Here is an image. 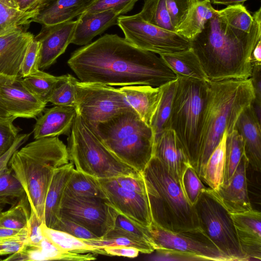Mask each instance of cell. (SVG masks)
<instances>
[{"instance_id": "obj_1", "label": "cell", "mask_w": 261, "mask_h": 261, "mask_svg": "<svg viewBox=\"0 0 261 261\" xmlns=\"http://www.w3.org/2000/svg\"><path fill=\"white\" fill-rule=\"evenodd\" d=\"M67 64L80 81L160 87L177 80L161 57L117 34H106L72 53Z\"/></svg>"}, {"instance_id": "obj_2", "label": "cell", "mask_w": 261, "mask_h": 261, "mask_svg": "<svg viewBox=\"0 0 261 261\" xmlns=\"http://www.w3.org/2000/svg\"><path fill=\"white\" fill-rule=\"evenodd\" d=\"M252 16V26L247 33L230 26L222 10H217L190 41L208 81L250 79L251 55L261 39V8Z\"/></svg>"}, {"instance_id": "obj_3", "label": "cell", "mask_w": 261, "mask_h": 261, "mask_svg": "<svg viewBox=\"0 0 261 261\" xmlns=\"http://www.w3.org/2000/svg\"><path fill=\"white\" fill-rule=\"evenodd\" d=\"M69 162L67 146L58 136L35 139L16 150L10 159L8 165L23 186L31 210L42 223L54 171Z\"/></svg>"}, {"instance_id": "obj_4", "label": "cell", "mask_w": 261, "mask_h": 261, "mask_svg": "<svg viewBox=\"0 0 261 261\" xmlns=\"http://www.w3.org/2000/svg\"><path fill=\"white\" fill-rule=\"evenodd\" d=\"M208 98L202 134V146L196 172L201 177L206 162L226 130L234 129L242 111L255 95L250 79L207 81Z\"/></svg>"}, {"instance_id": "obj_5", "label": "cell", "mask_w": 261, "mask_h": 261, "mask_svg": "<svg viewBox=\"0 0 261 261\" xmlns=\"http://www.w3.org/2000/svg\"><path fill=\"white\" fill-rule=\"evenodd\" d=\"M141 174L153 223L173 232L200 227L195 206L186 199L180 181L159 159L152 156Z\"/></svg>"}, {"instance_id": "obj_6", "label": "cell", "mask_w": 261, "mask_h": 261, "mask_svg": "<svg viewBox=\"0 0 261 261\" xmlns=\"http://www.w3.org/2000/svg\"><path fill=\"white\" fill-rule=\"evenodd\" d=\"M207 81L178 77L169 122L188 158L197 169L208 98Z\"/></svg>"}, {"instance_id": "obj_7", "label": "cell", "mask_w": 261, "mask_h": 261, "mask_svg": "<svg viewBox=\"0 0 261 261\" xmlns=\"http://www.w3.org/2000/svg\"><path fill=\"white\" fill-rule=\"evenodd\" d=\"M92 130L114 154L140 173L152 156V129L132 108Z\"/></svg>"}, {"instance_id": "obj_8", "label": "cell", "mask_w": 261, "mask_h": 261, "mask_svg": "<svg viewBox=\"0 0 261 261\" xmlns=\"http://www.w3.org/2000/svg\"><path fill=\"white\" fill-rule=\"evenodd\" d=\"M67 140L69 161L77 171L97 179L142 176L114 154L77 113Z\"/></svg>"}, {"instance_id": "obj_9", "label": "cell", "mask_w": 261, "mask_h": 261, "mask_svg": "<svg viewBox=\"0 0 261 261\" xmlns=\"http://www.w3.org/2000/svg\"><path fill=\"white\" fill-rule=\"evenodd\" d=\"M200 227L230 261H245L230 214L204 190L194 205Z\"/></svg>"}, {"instance_id": "obj_10", "label": "cell", "mask_w": 261, "mask_h": 261, "mask_svg": "<svg viewBox=\"0 0 261 261\" xmlns=\"http://www.w3.org/2000/svg\"><path fill=\"white\" fill-rule=\"evenodd\" d=\"M75 87V108L91 129L99 123L131 108L119 88L78 80Z\"/></svg>"}, {"instance_id": "obj_11", "label": "cell", "mask_w": 261, "mask_h": 261, "mask_svg": "<svg viewBox=\"0 0 261 261\" xmlns=\"http://www.w3.org/2000/svg\"><path fill=\"white\" fill-rule=\"evenodd\" d=\"M117 24L124 38L135 46L159 55L172 54L191 47V41L175 32L150 24L138 14L120 15Z\"/></svg>"}, {"instance_id": "obj_12", "label": "cell", "mask_w": 261, "mask_h": 261, "mask_svg": "<svg viewBox=\"0 0 261 261\" xmlns=\"http://www.w3.org/2000/svg\"><path fill=\"white\" fill-rule=\"evenodd\" d=\"M118 213L107 199L71 196L64 193L59 218L73 221L101 238L113 228Z\"/></svg>"}, {"instance_id": "obj_13", "label": "cell", "mask_w": 261, "mask_h": 261, "mask_svg": "<svg viewBox=\"0 0 261 261\" xmlns=\"http://www.w3.org/2000/svg\"><path fill=\"white\" fill-rule=\"evenodd\" d=\"M149 230L159 249L177 250L197 255L206 260L230 261L200 227L180 232L162 228L152 222Z\"/></svg>"}, {"instance_id": "obj_14", "label": "cell", "mask_w": 261, "mask_h": 261, "mask_svg": "<svg viewBox=\"0 0 261 261\" xmlns=\"http://www.w3.org/2000/svg\"><path fill=\"white\" fill-rule=\"evenodd\" d=\"M46 104L29 91L20 76L11 78L0 75V109L10 116L35 119Z\"/></svg>"}, {"instance_id": "obj_15", "label": "cell", "mask_w": 261, "mask_h": 261, "mask_svg": "<svg viewBox=\"0 0 261 261\" xmlns=\"http://www.w3.org/2000/svg\"><path fill=\"white\" fill-rule=\"evenodd\" d=\"M108 202L120 213L149 227L152 223L147 195L126 190L113 178L98 179Z\"/></svg>"}, {"instance_id": "obj_16", "label": "cell", "mask_w": 261, "mask_h": 261, "mask_svg": "<svg viewBox=\"0 0 261 261\" xmlns=\"http://www.w3.org/2000/svg\"><path fill=\"white\" fill-rule=\"evenodd\" d=\"M248 166L244 154L228 184L222 185L217 190L209 188L205 189L229 214L243 213L252 209L247 182Z\"/></svg>"}, {"instance_id": "obj_17", "label": "cell", "mask_w": 261, "mask_h": 261, "mask_svg": "<svg viewBox=\"0 0 261 261\" xmlns=\"http://www.w3.org/2000/svg\"><path fill=\"white\" fill-rule=\"evenodd\" d=\"M34 37L21 27L0 32V75L11 78L20 76L28 47Z\"/></svg>"}, {"instance_id": "obj_18", "label": "cell", "mask_w": 261, "mask_h": 261, "mask_svg": "<svg viewBox=\"0 0 261 261\" xmlns=\"http://www.w3.org/2000/svg\"><path fill=\"white\" fill-rule=\"evenodd\" d=\"M77 22V19L44 26L39 35L34 37L41 43L40 70L49 67L65 51L69 44L71 43Z\"/></svg>"}, {"instance_id": "obj_19", "label": "cell", "mask_w": 261, "mask_h": 261, "mask_svg": "<svg viewBox=\"0 0 261 261\" xmlns=\"http://www.w3.org/2000/svg\"><path fill=\"white\" fill-rule=\"evenodd\" d=\"M241 250L247 260L261 259V214L253 210L230 214Z\"/></svg>"}, {"instance_id": "obj_20", "label": "cell", "mask_w": 261, "mask_h": 261, "mask_svg": "<svg viewBox=\"0 0 261 261\" xmlns=\"http://www.w3.org/2000/svg\"><path fill=\"white\" fill-rule=\"evenodd\" d=\"M152 156L159 159L180 183L185 169L191 165L171 128L164 130L154 142Z\"/></svg>"}, {"instance_id": "obj_21", "label": "cell", "mask_w": 261, "mask_h": 261, "mask_svg": "<svg viewBox=\"0 0 261 261\" xmlns=\"http://www.w3.org/2000/svg\"><path fill=\"white\" fill-rule=\"evenodd\" d=\"M260 124L249 105L242 111L234 127L243 138L249 165L257 172L261 170Z\"/></svg>"}, {"instance_id": "obj_22", "label": "cell", "mask_w": 261, "mask_h": 261, "mask_svg": "<svg viewBox=\"0 0 261 261\" xmlns=\"http://www.w3.org/2000/svg\"><path fill=\"white\" fill-rule=\"evenodd\" d=\"M76 114L75 108L72 107L55 106L47 109L36 120L34 139L69 135Z\"/></svg>"}, {"instance_id": "obj_23", "label": "cell", "mask_w": 261, "mask_h": 261, "mask_svg": "<svg viewBox=\"0 0 261 261\" xmlns=\"http://www.w3.org/2000/svg\"><path fill=\"white\" fill-rule=\"evenodd\" d=\"M119 16L112 10L84 12L77 18L71 43L81 46L89 44L95 36L117 24Z\"/></svg>"}, {"instance_id": "obj_24", "label": "cell", "mask_w": 261, "mask_h": 261, "mask_svg": "<svg viewBox=\"0 0 261 261\" xmlns=\"http://www.w3.org/2000/svg\"><path fill=\"white\" fill-rule=\"evenodd\" d=\"M119 89L130 107L150 126L160 98V87L130 85L122 86Z\"/></svg>"}, {"instance_id": "obj_25", "label": "cell", "mask_w": 261, "mask_h": 261, "mask_svg": "<svg viewBox=\"0 0 261 261\" xmlns=\"http://www.w3.org/2000/svg\"><path fill=\"white\" fill-rule=\"evenodd\" d=\"M74 167L69 162L54 171L44 202L43 223L49 228L53 229L59 218L61 199Z\"/></svg>"}, {"instance_id": "obj_26", "label": "cell", "mask_w": 261, "mask_h": 261, "mask_svg": "<svg viewBox=\"0 0 261 261\" xmlns=\"http://www.w3.org/2000/svg\"><path fill=\"white\" fill-rule=\"evenodd\" d=\"M186 14L175 32L191 41L203 30L217 12L210 0H187Z\"/></svg>"}, {"instance_id": "obj_27", "label": "cell", "mask_w": 261, "mask_h": 261, "mask_svg": "<svg viewBox=\"0 0 261 261\" xmlns=\"http://www.w3.org/2000/svg\"><path fill=\"white\" fill-rule=\"evenodd\" d=\"M93 0H51L39 12L35 22L49 26L72 20L83 13Z\"/></svg>"}, {"instance_id": "obj_28", "label": "cell", "mask_w": 261, "mask_h": 261, "mask_svg": "<svg viewBox=\"0 0 261 261\" xmlns=\"http://www.w3.org/2000/svg\"><path fill=\"white\" fill-rule=\"evenodd\" d=\"M160 56L177 78L208 81L199 60L191 47L181 51Z\"/></svg>"}, {"instance_id": "obj_29", "label": "cell", "mask_w": 261, "mask_h": 261, "mask_svg": "<svg viewBox=\"0 0 261 261\" xmlns=\"http://www.w3.org/2000/svg\"><path fill=\"white\" fill-rule=\"evenodd\" d=\"M176 86L177 80L160 87V98L150 125L153 132L154 142L164 130L169 128V122Z\"/></svg>"}, {"instance_id": "obj_30", "label": "cell", "mask_w": 261, "mask_h": 261, "mask_svg": "<svg viewBox=\"0 0 261 261\" xmlns=\"http://www.w3.org/2000/svg\"><path fill=\"white\" fill-rule=\"evenodd\" d=\"M64 193L71 196L100 198L107 200L98 179L75 168L66 184Z\"/></svg>"}, {"instance_id": "obj_31", "label": "cell", "mask_w": 261, "mask_h": 261, "mask_svg": "<svg viewBox=\"0 0 261 261\" xmlns=\"http://www.w3.org/2000/svg\"><path fill=\"white\" fill-rule=\"evenodd\" d=\"M124 237L148 244L159 249L154 242L148 227L141 225L118 212L113 228L103 237ZM102 237V238H103Z\"/></svg>"}, {"instance_id": "obj_32", "label": "cell", "mask_w": 261, "mask_h": 261, "mask_svg": "<svg viewBox=\"0 0 261 261\" xmlns=\"http://www.w3.org/2000/svg\"><path fill=\"white\" fill-rule=\"evenodd\" d=\"M226 135V130L221 141L210 156L201 177L209 188L213 190H217L223 182Z\"/></svg>"}, {"instance_id": "obj_33", "label": "cell", "mask_w": 261, "mask_h": 261, "mask_svg": "<svg viewBox=\"0 0 261 261\" xmlns=\"http://www.w3.org/2000/svg\"><path fill=\"white\" fill-rule=\"evenodd\" d=\"M40 11H24L14 0H0V32L35 21Z\"/></svg>"}, {"instance_id": "obj_34", "label": "cell", "mask_w": 261, "mask_h": 261, "mask_svg": "<svg viewBox=\"0 0 261 261\" xmlns=\"http://www.w3.org/2000/svg\"><path fill=\"white\" fill-rule=\"evenodd\" d=\"M41 229L43 236L62 251L96 253V248L86 244L83 239L64 231L49 228L43 223L41 224Z\"/></svg>"}, {"instance_id": "obj_35", "label": "cell", "mask_w": 261, "mask_h": 261, "mask_svg": "<svg viewBox=\"0 0 261 261\" xmlns=\"http://www.w3.org/2000/svg\"><path fill=\"white\" fill-rule=\"evenodd\" d=\"M244 154L243 138L238 131L234 129L231 132L226 135L225 167L222 185L229 182Z\"/></svg>"}, {"instance_id": "obj_36", "label": "cell", "mask_w": 261, "mask_h": 261, "mask_svg": "<svg viewBox=\"0 0 261 261\" xmlns=\"http://www.w3.org/2000/svg\"><path fill=\"white\" fill-rule=\"evenodd\" d=\"M30 211V203L25 195L8 210L0 212V226L15 230L28 229Z\"/></svg>"}, {"instance_id": "obj_37", "label": "cell", "mask_w": 261, "mask_h": 261, "mask_svg": "<svg viewBox=\"0 0 261 261\" xmlns=\"http://www.w3.org/2000/svg\"><path fill=\"white\" fill-rule=\"evenodd\" d=\"M138 14L143 20L150 24L175 32L165 0H145L142 10Z\"/></svg>"}, {"instance_id": "obj_38", "label": "cell", "mask_w": 261, "mask_h": 261, "mask_svg": "<svg viewBox=\"0 0 261 261\" xmlns=\"http://www.w3.org/2000/svg\"><path fill=\"white\" fill-rule=\"evenodd\" d=\"M77 80L70 74L60 76V79L47 102L55 106L75 108L76 90L75 82Z\"/></svg>"}, {"instance_id": "obj_39", "label": "cell", "mask_w": 261, "mask_h": 261, "mask_svg": "<svg viewBox=\"0 0 261 261\" xmlns=\"http://www.w3.org/2000/svg\"><path fill=\"white\" fill-rule=\"evenodd\" d=\"M59 79L60 76H56L39 70L21 78V82L31 93L47 103V100Z\"/></svg>"}, {"instance_id": "obj_40", "label": "cell", "mask_w": 261, "mask_h": 261, "mask_svg": "<svg viewBox=\"0 0 261 261\" xmlns=\"http://www.w3.org/2000/svg\"><path fill=\"white\" fill-rule=\"evenodd\" d=\"M86 244L96 248V254L98 249L107 247L125 246L137 248L140 252L146 254L151 253L156 250L153 246L143 242L137 241L124 237H103L89 240H83Z\"/></svg>"}, {"instance_id": "obj_41", "label": "cell", "mask_w": 261, "mask_h": 261, "mask_svg": "<svg viewBox=\"0 0 261 261\" xmlns=\"http://www.w3.org/2000/svg\"><path fill=\"white\" fill-rule=\"evenodd\" d=\"M26 195L20 181L8 167L0 173V198H5L14 204Z\"/></svg>"}, {"instance_id": "obj_42", "label": "cell", "mask_w": 261, "mask_h": 261, "mask_svg": "<svg viewBox=\"0 0 261 261\" xmlns=\"http://www.w3.org/2000/svg\"><path fill=\"white\" fill-rule=\"evenodd\" d=\"M180 185L186 199L192 206L195 205L205 189L195 169L191 165L185 169Z\"/></svg>"}, {"instance_id": "obj_43", "label": "cell", "mask_w": 261, "mask_h": 261, "mask_svg": "<svg viewBox=\"0 0 261 261\" xmlns=\"http://www.w3.org/2000/svg\"><path fill=\"white\" fill-rule=\"evenodd\" d=\"M222 10L230 26L247 33L250 32L253 17L244 6L242 4L230 5Z\"/></svg>"}, {"instance_id": "obj_44", "label": "cell", "mask_w": 261, "mask_h": 261, "mask_svg": "<svg viewBox=\"0 0 261 261\" xmlns=\"http://www.w3.org/2000/svg\"><path fill=\"white\" fill-rule=\"evenodd\" d=\"M139 0H93L84 12H97L108 10L114 11L119 16L132 10Z\"/></svg>"}, {"instance_id": "obj_45", "label": "cell", "mask_w": 261, "mask_h": 261, "mask_svg": "<svg viewBox=\"0 0 261 261\" xmlns=\"http://www.w3.org/2000/svg\"><path fill=\"white\" fill-rule=\"evenodd\" d=\"M40 42L34 38L28 47L21 64L20 71L21 78L33 74L40 70Z\"/></svg>"}, {"instance_id": "obj_46", "label": "cell", "mask_w": 261, "mask_h": 261, "mask_svg": "<svg viewBox=\"0 0 261 261\" xmlns=\"http://www.w3.org/2000/svg\"><path fill=\"white\" fill-rule=\"evenodd\" d=\"M15 119L12 116L0 119V156L10 148L19 135L21 129L14 124Z\"/></svg>"}, {"instance_id": "obj_47", "label": "cell", "mask_w": 261, "mask_h": 261, "mask_svg": "<svg viewBox=\"0 0 261 261\" xmlns=\"http://www.w3.org/2000/svg\"><path fill=\"white\" fill-rule=\"evenodd\" d=\"M53 229L67 232L83 240L98 238L89 230L68 219L59 217Z\"/></svg>"}, {"instance_id": "obj_48", "label": "cell", "mask_w": 261, "mask_h": 261, "mask_svg": "<svg viewBox=\"0 0 261 261\" xmlns=\"http://www.w3.org/2000/svg\"><path fill=\"white\" fill-rule=\"evenodd\" d=\"M154 251H155L156 253L150 257V260L165 261L206 260L205 258L197 255L177 250L160 248L155 250Z\"/></svg>"}, {"instance_id": "obj_49", "label": "cell", "mask_w": 261, "mask_h": 261, "mask_svg": "<svg viewBox=\"0 0 261 261\" xmlns=\"http://www.w3.org/2000/svg\"><path fill=\"white\" fill-rule=\"evenodd\" d=\"M172 25L175 28L184 19L188 9L187 0H165Z\"/></svg>"}, {"instance_id": "obj_50", "label": "cell", "mask_w": 261, "mask_h": 261, "mask_svg": "<svg viewBox=\"0 0 261 261\" xmlns=\"http://www.w3.org/2000/svg\"><path fill=\"white\" fill-rule=\"evenodd\" d=\"M41 223L34 212L31 210L27 237L28 245H37L44 238L41 229Z\"/></svg>"}, {"instance_id": "obj_51", "label": "cell", "mask_w": 261, "mask_h": 261, "mask_svg": "<svg viewBox=\"0 0 261 261\" xmlns=\"http://www.w3.org/2000/svg\"><path fill=\"white\" fill-rule=\"evenodd\" d=\"M113 178L121 187L130 191L147 195L142 176L138 178L128 176H120Z\"/></svg>"}, {"instance_id": "obj_52", "label": "cell", "mask_w": 261, "mask_h": 261, "mask_svg": "<svg viewBox=\"0 0 261 261\" xmlns=\"http://www.w3.org/2000/svg\"><path fill=\"white\" fill-rule=\"evenodd\" d=\"M31 134H19L10 148L0 156V173L8 167L9 162L14 152L29 139Z\"/></svg>"}, {"instance_id": "obj_53", "label": "cell", "mask_w": 261, "mask_h": 261, "mask_svg": "<svg viewBox=\"0 0 261 261\" xmlns=\"http://www.w3.org/2000/svg\"><path fill=\"white\" fill-rule=\"evenodd\" d=\"M27 244V239L0 240V255L11 254L23 249Z\"/></svg>"}, {"instance_id": "obj_54", "label": "cell", "mask_w": 261, "mask_h": 261, "mask_svg": "<svg viewBox=\"0 0 261 261\" xmlns=\"http://www.w3.org/2000/svg\"><path fill=\"white\" fill-rule=\"evenodd\" d=\"M105 254L119 256L128 258H135L138 256L139 250L134 247L125 246H110L102 248Z\"/></svg>"}, {"instance_id": "obj_55", "label": "cell", "mask_w": 261, "mask_h": 261, "mask_svg": "<svg viewBox=\"0 0 261 261\" xmlns=\"http://www.w3.org/2000/svg\"><path fill=\"white\" fill-rule=\"evenodd\" d=\"M255 95V99L261 102V65H252L250 77Z\"/></svg>"}, {"instance_id": "obj_56", "label": "cell", "mask_w": 261, "mask_h": 261, "mask_svg": "<svg viewBox=\"0 0 261 261\" xmlns=\"http://www.w3.org/2000/svg\"><path fill=\"white\" fill-rule=\"evenodd\" d=\"M19 9L24 11H41L51 0H14Z\"/></svg>"}, {"instance_id": "obj_57", "label": "cell", "mask_w": 261, "mask_h": 261, "mask_svg": "<svg viewBox=\"0 0 261 261\" xmlns=\"http://www.w3.org/2000/svg\"><path fill=\"white\" fill-rule=\"evenodd\" d=\"M28 229L15 230L0 226V240L2 239H27Z\"/></svg>"}, {"instance_id": "obj_58", "label": "cell", "mask_w": 261, "mask_h": 261, "mask_svg": "<svg viewBox=\"0 0 261 261\" xmlns=\"http://www.w3.org/2000/svg\"><path fill=\"white\" fill-rule=\"evenodd\" d=\"M251 65H261V39L254 46L251 55Z\"/></svg>"}, {"instance_id": "obj_59", "label": "cell", "mask_w": 261, "mask_h": 261, "mask_svg": "<svg viewBox=\"0 0 261 261\" xmlns=\"http://www.w3.org/2000/svg\"><path fill=\"white\" fill-rule=\"evenodd\" d=\"M250 105L256 119L261 123V102L257 101L254 98Z\"/></svg>"}, {"instance_id": "obj_60", "label": "cell", "mask_w": 261, "mask_h": 261, "mask_svg": "<svg viewBox=\"0 0 261 261\" xmlns=\"http://www.w3.org/2000/svg\"><path fill=\"white\" fill-rule=\"evenodd\" d=\"M248 0H211L214 4L222 5L226 6L242 4Z\"/></svg>"}, {"instance_id": "obj_61", "label": "cell", "mask_w": 261, "mask_h": 261, "mask_svg": "<svg viewBox=\"0 0 261 261\" xmlns=\"http://www.w3.org/2000/svg\"><path fill=\"white\" fill-rule=\"evenodd\" d=\"M13 205L12 202L9 199L5 198H0V212H2L6 204Z\"/></svg>"}, {"instance_id": "obj_62", "label": "cell", "mask_w": 261, "mask_h": 261, "mask_svg": "<svg viewBox=\"0 0 261 261\" xmlns=\"http://www.w3.org/2000/svg\"><path fill=\"white\" fill-rule=\"evenodd\" d=\"M11 117L12 116H10L8 114L0 109V119H6Z\"/></svg>"}]
</instances>
